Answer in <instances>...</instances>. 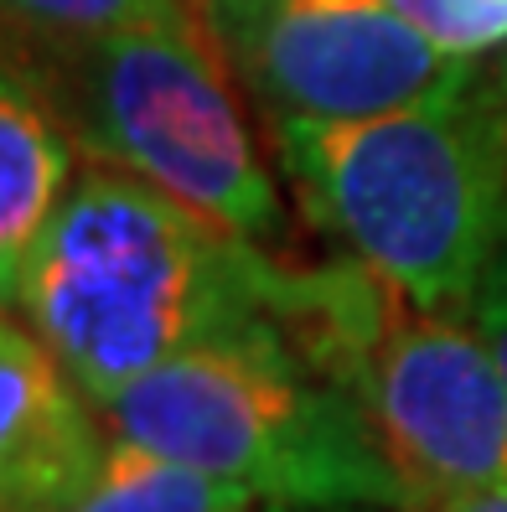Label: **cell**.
Instances as JSON below:
<instances>
[{
	"label": "cell",
	"mask_w": 507,
	"mask_h": 512,
	"mask_svg": "<svg viewBox=\"0 0 507 512\" xmlns=\"http://www.w3.org/2000/svg\"><path fill=\"white\" fill-rule=\"evenodd\" d=\"M306 269L197 213L145 176L94 161L6 285L16 311L63 357L99 409L192 347L290 326Z\"/></svg>",
	"instance_id": "6da1fadb"
},
{
	"label": "cell",
	"mask_w": 507,
	"mask_h": 512,
	"mask_svg": "<svg viewBox=\"0 0 507 512\" xmlns=\"http://www.w3.org/2000/svg\"><path fill=\"white\" fill-rule=\"evenodd\" d=\"M306 218L430 311H471L507 249V135L482 88L368 119H280Z\"/></svg>",
	"instance_id": "7a4b0ae2"
},
{
	"label": "cell",
	"mask_w": 507,
	"mask_h": 512,
	"mask_svg": "<svg viewBox=\"0 0 507 512\" xmlns=\"http://www.w3.org/2000/svg\"><path fill=\"white\" fill-rule=\"evenodd\" d=\"M119 440L228 476L259 502L425 512L363 399L285 326L192 347L104 404Z\"/></svg>",
	"instance_id": "3957f363"
},
{
	"label": "cell",
	"mask_w": 507,
	"mask_h": 512,
	"mask_svg": "<svg viewBox=\"0 0 507 512\" xmlns=\"http://www.w3.org/2000/svg\"><path fill=\"white\" fill-rule=\"evenodd\" d=\"M290 337L363 399L425 512L507 487V383L471 311H430L363 259L306 269Z\"/></svg>",
	"instance_id": "277c9868"
},
{
	"label": "cell",
	"mask_w": 507,
	"mask_h": 512,
	"mask_svg": "<svg viewBox=\"0 0 507 512\" xmlns=\"http://www.w3.org/2000/svg\"><path fill=\"white\" fill-rule=\"evenodd\" d=\"M218 47L197 0L171 21L63 47L57 63L21 52L42 63L94 161L145 176L254 244H280L285 202L233 104Z\"/></svg>",
	"instance_id": "5b68a950"
},
{
	"label": "cell",
	"mask_w": 507,
	"mask_h": 512,
	"mask_svg": "<svg viewBox=\"0 0 507 512\" xmlns=\"http://www.w3.org/2000/svg\"><path fill=\"white\" fill-rule=\"evenodd\" d=\"M259 114L368 119L461 94L476 57L435 47L389 0H202Z\"/></svg>",
	"instance_id": "8992f818"
},
{
	"label": "cell",
	"mask_w": 507,
	"mask_h": 512,
	"mask_svg": "<svg viewBox=\"0 0 507 512\" xmlns=\"http://www.w3.org/2000/svg\"><path fill=\"white\" fill-rule=\"evenodd\" d=\"M114 430L32 326H0V512H68L99 481Z\"/></svg>",
	"instance_id": "52a82bcc"
},
{
	"label": "cell",
	"mask_w": 507,
	"mask_h": 512,
	"mask_svg": "<svg viewBox=\"0 0 507 512\" xmlns=\"http://www.w3.org/2000/svg\"><path fill=\"white\" fill-rule=\"evenodd\" d=\"M73 187L68 114L52 94V78L21 47L6 52L0 83V285L21 275L26 254L57 218Z\"/></svg>",
	"instance_id": "ba28073f"
},
{
	"label": "cell",
	"mask_w": 507,
	"mask_h": 512,
	"mask_svg": "<svg viewBox=\"0 0 507 512\" xmlns=\"http://www.w3.org/2000/svg\"><path fill=\"white\" fill-rule=\"evenodd\" d=\"M264 502L228 476L156 456L135 440L109 445L99 481L68 512H259Z\"/></svg>",
	"instance_id": "9c48e42d"
},
{
	"label": "cell",
	"mask_w": 507,
	"mask_h": 512,
	"mask_svg": "<svg viewBox=\"0 0 507 512\" xmlns=\"http://www.w3.org/2000/svg\"><path fill=\"white\" fill-rule=\"evenodd\" d=\"M192 6L197 0H6L11 21H21L26 37L52 52L83 47L109 32H130L145 21H171Z\"/></svg>",
	"instance_id": "30bf717a"
},
{
	"label": "cell",
	"mask_w": 507,
	"mask_h": 512,
	"mask_svg": "<svg viewBox=\"0 0 507 512\" xmlns=\"http://www.w3.org/2000/svg\"><path fill=\"white\" fill-rule=\"evenodd\" d=\"M389 6L456 57H492L507 47V0H389Z\"/></svg>",
	"instance_id": "8fae6325"
},
{
	"label": "cell",
	"mask_w": 507,
	"mask_h": 512,
	"mask_svg": "<svg viewBox=\"0 0 507 512\" xmlns=\"http://www.w3.org/2000/svg\"><path fill=\"white\" fill-rule=\"evenodd\" d=\"M471 316H476V326H482V337H487L497 368H502V383H507V249L492 259L482 290H476V300H471Z\"/></svg>",
	"instance_id": "7c38bea8"
},
{
	"label": "cell",
	"mask_w": 507,
	"mask_h": 512,
	"mask_svg": "<svg viewBox=\"0 0 507 512\" xmlns=\"http://www.w3.org/2000/svg\"><path fill=\"white\" fill-rule=\"evenodd\" d=\"M476 88H482L487 109L497 114V125H502V135H507V47L492 52V68H487V73H476Z\"/></svg>",
	"instance_id": "4fadbf2b"
},
{
	"label": "cell",
	"mask_w": 507,
	"mask_h": 512,
	"mask_svg": "<svg viewBox=\"0 0 507 512\" xmlns=\"http://www.w3.org/2000/svg\"><path fill=\"white\" fill-rule=\"evenodd\" d=\"M435 512H507V487H487V492H466V497H451Z\"/></svg>",
	"instance_id": "5bb4252c"
},
{
	"label": "cell",
	"mask_w": 507,
	"mask_h": 512,
	"mask_svg": "<svg viewBox=\"0 0 507 512\" xmlns=\"http://www.w3.org/2000/svg\"><path fill=\"white\" fill-rule=\"evenodd\" d=\"M259 512H394V507H295V502H264Z\"/></svg>",
	"instance_id": "9a60e30c"
}]
</instances>
